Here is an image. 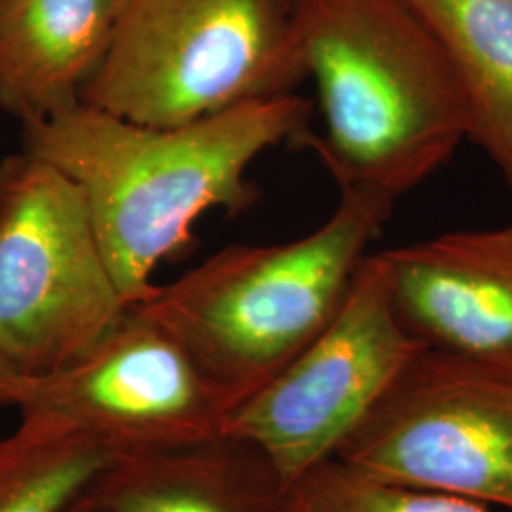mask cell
<instances>
[{
  "label": "cell",
  "mask_w": 512,
  "mask_h": 512,
  "mask_svg": "<svg viewBox=\"0 0 512 512\" xmlns=\"http://www.w3.org/2000/svg\"><path fill=\"white\" fill-rule=\"evenodd\" d=\"M310 114V101L293 92L179 126L137 124L78 103L23 129L25 150L82 190L112 279L137 306L158 287L154 270L192 247L203 213L253 205L247 169L268 148L304 147Z\"/></svg>",
  "instance_id": "6da1fadb"
},
{
  "label": "cell",
  "mask_w": 512,
  "mask_h": 512,
  "mask_svg": "<svg viewBox=\"0 0 512 512\" xmlns=\"http://www.w3.org/2000/svg\"><path fill=\"white\" fill-rule=\"evenodd\" d=\"M323 133L310 147L340 188L391 200L423 183L469 137V114L439 44L404 0H293Z\"/></svg>",
  "instance_id": "7a4b0ae2"
},
{
  "label": "cell",
  "mask_w": 512,
  "mask_h": 512,
  "mask_svg": "<svg viewBox=\"0 0 512 512\" xmlns=\"http://www.w3.org/2000/svg\"><path fill=\"white\" fill-rule=\"evenodd\" d=\"M393 200L342 188L329 220L279 245H234L137 304L236 410L329 327ZM232 410V412H234Z\"/></svg>",
  "instance_id": "3957f363"
},
{
  "label": "cell",
  "mask_w": 512,
  "mask_h": 512,
  "mask_svg": "<svg viewBox=\"0 0 512 512\" xmlns=\"http://www.w3.org/2000/svg\"><path fill=\"white\" fill-rule=\"evenodd\" d=\"M293 0H122L82 103L147 126H179L291 93L306 65Z\"/></svg>",
  "instance_id": "277c9868"
},
{
  "label": "cell",
  "mask_w": 512,
  "mask_h": 512,
  "mask_svg": "<svg viewBox=\"0 0 512 512\" xmlns=\"http://www.w3.org/2000/svg\"><path fill=\"white\" fill-rule=\"evenodd\" d=\"M82 190L23 150L0 162V361L46 376L92 349L129 310Z\"/></svg>",
  "instance_id": "5b68a950"
},
{
  "label": "cell",
  "mask_w": 512,
  "mask_h": 512,
  "mask_svg": "<svg viewBox=\"0 0 512 512\" xmlns=\"http://www.w3.org/2000/svg\"><path fill=\"white\" fill-rule=\"evenodd\" d=\"M423 351L393 308L382 256L366 255L329 327L239 404L224 433L255 444L291 492L334 458Z\"/></svg>",
  "instance_id": "8992f818"
},
{
  "label": "cell",
  "mask_w": 512,
  "mask_h": 512,
  "mask_svg": "<svg viewBox=\"0 0 512 512\" xmlns=\"http://www.w3.org/2000/svg\"><path fill=\"white\" fill-rule=\"evenodd\" d=\"M332 459L512 512V384L425 349Z\"/></svg>",
  "instance_id": "52a82bcc"
},
{
  "label": "cell",
  "mask_w": 512,
  "mask_h": 512,
  "mask_svg": "<svg viewBox=\"0 0 512 512\" xmlns=\"http://www.w3.org/2000/svg\"><path fill=\"white\" fill-rule=\"evenodd\" d=\"M116 458L224 433L232 404L192 355L135 306L82 357L38 376L29 401Z\"/></svg>",
  "instance_id": "ba28073f"
},
{
  "label": "cell",
  "mask_w": 512,
  "mask_h": 512,
  "mask_svg": "<svg viewBox=\"0 0 512 512\" xmlns=\"http://www.w3.org/2000/svg\"><path fill=\"white\" fill-rule=\"evenodd\" d=\"M393 308L423 348L512 384V232H454L380 253Z\"/></svg>",
  "instance_id": "9c48e42d"
},
{
  "label": "cell",
  "mask_w": 512,
  "mask_h": 512,
  "mask_svg": "<svg viewBox=\"0 0 512 512\" xmlns=\"http://www.w3.org/2000/svg\"><path fill=\"white\" fill-rule=\"evenodd\" d=\"M69 509L293 512V499L255 444L222 433L188 446L112 459Z\"/></svg>",
  "instance_id": "30bf717a"
},
{
  "label": "cell",
  "mask_w": 512,
  "mask_h": 512,
  "mask_svg": "<svg viewBox=\"0 0 512 512\" xmlns=\"http://www.w3.org/2000/svg\"><path fill=\"white\" fill-rule=\"evenodd\" d=\"M122 0H0V107L23 124L82 103Z\"/></svg>",
  "instance_id": "8fae6325"
},
{
  "label": "cell",
  "mask_w": 512,
  "mask_h": 512,
  "mask_svg": "<svg viewBox=\"0 0 512 512\" xmlns=\"http://www.w3.org/2000/svg\"><path fill=\"white\" fill-rule=\"evenodd\" d=\"M439 44L469 114V137L512 184V0H404Z\"/></svg>",
  "instance_id": "7c38bea8"
},
{
  "label": "cell",
  "mask_w": 512,
  "mask_h": 512,
  "mask_svg": "<svg viewBox=\"0 0 512 512\" xmlns=\"http://www.w3.org/2000/svg\"><path fill=\"white\" fill-rule=\"evenodd\" d=\"M116 456L82 431L37 410H19L0 439V512H65Z\"/></svg>",
  "instance_id": "4fadbf2b"
},
{
  "label": "cell",
  "mask_w": 512,
  "mask_h": 512,
  "mask_svg": "<svg viewBox=\"0 0 512 512\" xmlns=\"http://www.w3.org/2000/svg\"><path fill=\"white\" fill-rule=\"evenodd\" d=\"M293 512H511L486 503L380 482L329 459L293 490Z\"/></svg>",
  "instance_id": "5bb4252c"
},
{
  "label": "cell",
  "mask_w": 512,
  "mask_h": 512,
  "mask_svg": "<svg viewBox=\"0 0 512 512\" xmlns=\"http://www.w3.org/2000/svg\"><path fill=\"white\" fill-rule=\"evenodd\" d=\"M37 378L25 376L0 361V408H19L27 403Z\"/></svg>",
  "instance_id": "9a60e30c"
},
{
  "label": "cell",
  "mask_w": 512,
  "mask_h": 512,
  "mask_svg": "<svg viewBox=\"0 0 512 512\" xmlns=\"http://www.w3.org/2000/svg\"><path fill=\"white\" fill-rule=\"evenodd\" d=\"M65 512H99V511H88V509H67Z\"/></svg>",
  "instance_id": "2e32d148"
},
{
  "label": "cell",
  "mask_w": 512,
  "mask_h": 512,
  "mask_svg": "<svg viewBox=\"0 0 512 512\" xmlns=\"http://www.w3.org/2000/svg\"><path fill=\"white\" fill-rule=\"evenodd\" d=\"M509 230H511V232H512V226H511V228H509Z\"/></svg>",
  "instance_id": "e0dca14e"
}]
</instances>
